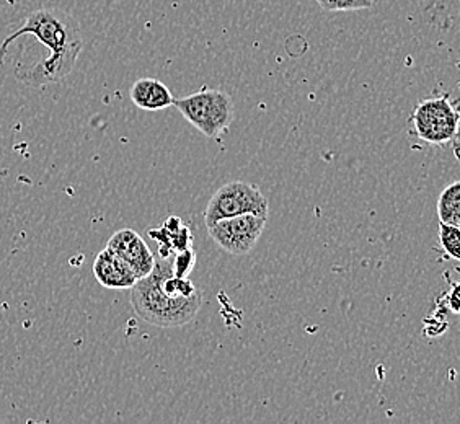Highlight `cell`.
Here are the masks:
<instances>
[{"instance_id":"obj_10","label":"cell","mask_w":460,"mask_h":424,"mask_svg":"<svg viewBox=\"0 0 460 424\" xmlns=\"http://www.w3.org/2000/svg\"><path fill=\"white\" fill-rule=\"evenodd\" d=\"M438 214L439 221L449 225L460 227V183L454 181L444 188L438 199Z\"/></svg>"},{"instance_id":"obj_4","label":"cell","mask_w":460,"mask_h":424,"mask_svg":"<svg viewBox=\"0 0 460 424\" xmlns=\"http://www.w3.org/2000/svg\"><path fill=\"white\" fill-rule=\"evenodd\" d=\"M270 204L266 196L258 190L257 186L250 185L245 181H232L221 186L216 195L208 203L204 212L206 227L214 222L221 221L226 217L242 216V214H258L268 216Z\"/></svg>"},{"instance_id":"obj_3","label":"cell","mask_w":460,"mask_h":424,"mask_svg":"<svg viewBox=\"0 0 460 424\" xmlns=\"http://www.w3.org/2000/svg\"><path fill=\"white\" fill-rule=\"evenodd\" d=\"M173 106L188 123L211 139L226 133L234 119V102L222 90L203 87L193 95L175 100Z\"/></svg>"},{"instance_id":"obj_2","label":"cell","mask_w":460,"mask_h":424,"mask_svg":"<svg viewBox=\"0 0 460 424\" xmlns=\"http://www.w3.org/2000/svg\"><path fill=\"white\" fill-rule=\"evenodd\" d=\"M173 253L155 258L152 271L131 287V302L139 317L154 327H183L198 315L203 294L188 278H178L172 269Z\"/></svg>"},{"instance_id":"obj_13","label":"cell","mask_w":460,"mask_h":424,"mask_svg":"<svg viewBox=\"0 0 460 424\" xmlns=\"http://www.w3.org/2000/svg\"><path fill=\"white\" fill-rule=\"evenodd\" d=\"M374 0H337V12H351L372 7Z\"/></svg>"},{"instance_id":"obj_6","label":"cell","mask_w":460,"mask_h":424,"mask_svg":"<svg viewBox=\"0 0 460 424\" xmlns=\"http://www.w3.org/2000/svg\"><path fill=\"white\" fill-rule=\"evenodd\" d=\"M268 216L242 214L214 222L209 227V237L230 255H247L257 245L265 230Z\"/></svg>"},{"instance_id":"obj_9","label":"cell","mask_w":460,"mask_h":424,"mask_svg":"<svg viewBox=\"0 0 460 424\" xmlns=\"http://www.w3.org/2000/svg\"><path fill=\"white\" fill-rule=\"evenodd\" d=\"M131 100L134 105L144 111H160L169 106H173L175 98L169 87L157 79H139L131 87Z\"/></svg>"},{"instance_id":"obj_11","label":"cell","mask_w":460,"mask_h":424,"mask_svg":"<svg viewBox=\"0 0 460 424\" xmlns=\"http://www.w3.org/2000/svg\"><path fill=\"white\" fill-rule=\"evenodd\" d=\"M439 243L444 248V252L454 258L459 260L460 258V227L456 225H449V224H443L439 227Z\"/></svg>"},{"instance_id":"obj_5","label":"cell","mask_w":460,"mask_h":424,"mask_svg":"<svg viewBox=\"0 0 460 424\" xmlns=\"http://www.w3.org/2000/svg\"><path fill=\"white\" fill-rule=\"evenodd\" d=\"M411 121L421 141L443 146L457 139L459 111L452 105L449 97H431L420 102Z\"/></svg>"},{"instance_id":"obj_14","label":"cell","mask_w":460,"mask_h":424,"mask_svg":"<svg viewBox=\"0 0 460 424\" xmlns=\"http://www.w3.org/2000/svg\"><path fill=\"white\" fill-rule=\"evenodd\" d=\"M459 284H454L452 286L451 291L447 292V297H446V301H449V309H451L452 314H459Z\"/></svg>"},{"instance_id":"obj_8","label":"cell","mask_w":460,"mask_h":424,"mask_svg":"<svg viewBox=\"0 0 460 424\" xmlns=\"http://www.w3.org/2000/svg\"><path fill=\"white\" fill-rule=\"evenodd\" d=\"M93 276L100 286L107 289H131L139 279L128 263L105 248L98 253L93 261Z\"/></svg>"},{"instance_id":"obj_12","label":"cell","mask_w":460,"mask_h":424,"mask_svg":"<svg viewBox=\"0 0 460 424\" xmlns=\"http://www.w3.org/2000/svg\"><path fill=\"white\" fill-rule=\"evenodd\" d=\"M196 265L195 252L191 248H185L173 253V261H172V269L178 278H188L193 271Z\"/></svg>"},{"instance_id":"obj_1","label":"cell","mask_w":460,"mask_h":424,"mask_svg":"<svg viewBox=\"0 0 460 424\" xmlns=\"http://www.w3.org/2000/svg\"><path fill=\"white\" fill-rule=\"evenodd\" d=\"M22 36H33L49 54L28 67H17L15 77L30 87L59 84L71 74L79 57L84 38L79 22L61 9H38L28 15L23 25L4 40L0 46V66L12 43Z\"/></svg>"},{"instance_id":"obj_15","label":"cell","mask_w":460,"mask_h":424,"mask_svg":"<svg viewBox=\"0 0 460 424\" xmlns=\"http://www.w3.org/2000/svg\"><path fill=\"white\" fill-rule=\"evenodd\" d=\"M317 4L327 12H337V0H317Z\"/></svg>"},{"instance_id":"obj_7","label":"cell","mask_w":460,"mask_h":424,"mask_svg":"<svg viewBox=\"0 0 460 424\" xmlns=\"http://www.w3.org/2000/svg\"><path fill=\"white\" fill-rule=\"evenodd\" d=\"M107 248L128 263L137 278H142L152 271L155 265V257L142 239L133 229H121L108 240Z\"/></svg>"}]
</instances>
